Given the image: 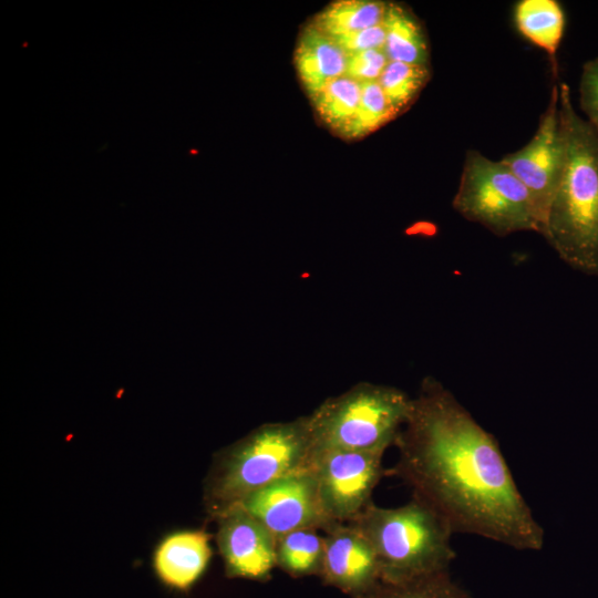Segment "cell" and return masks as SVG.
I'll return each instance as SVG.
<instances>
[{"mask_svg":"<svg viewBox=\"0 0 598 598\" xmlns=\"http://www.w3.org/2000/svg\"><path fill=\"white\" fill-rule=\"evenodd\" d=\"M392 473L453 533L538 551L545 532L496 439L435 378L426 377L394 444Z\"/></svg>","mask_w":598,"mask_h":598,"instance_id":"obj_1","label":"cell"},{"mask_svg":"<svg viewBox=\"0 0 598 598\" xmlns=\"http://www.w3.org/2000/svg\"><path fill=\"white\" fill-rule=\"evenodd\" d=\"M559 109L566 159L542 236L571 268L598 276V133L576 112L566 83Z\"/></svg>","mask_w":598,"mask_h":598,"instance_id":"obj_2","label":"cell"},{"mask_svg":"<svg viewBox=\"0 0 598 598\" xmlns=\"http://www.w3.org/2000/svg\"><path fill=\"white\" fill-rule=\"evenodd\" d=\"M311 452L308 415L259 425L214 460L204 486L208 515L216 519L250 494L308 466Z\"/></svg>","mask_w":598,"mask_h":598,"instance_id":"obj_3","label":"cell"},{"mask_svg":"<svg viewBox=\"0 0 598 598\" xmlns=\"http://www.w3.org/2000/svg\"><path fill=\"white\" fill-rule=\"evenodd\" d=\"M350 523L371 544L383 581L403 582L448 571L456 558L454 533L417 497L392 508L371 503Z\"/></svg>","mask_w":598,"mask_h":598,"instance_id":"obj_4","label":"cell"},{"mask_svg":"<svg viewBox=\"0 0 598 598\" xmlns=\"http://www.w3.org/2000/svg\"><path fill=\"white\" fill-rule=\"evenodd\" d=\"M411 400L395 386L371 382H359L328 398L308 414L311 454L328 450L385 452L396 442Z\"/></svg>","mask_w":598,"mask_h":598,"instance_id":"obj_5","label":"cell"},{"mask_svg":"<svg viewBox=\"0 0 598 598\" xmlns=\"http://www.w3.org/2000/svg\"><path fill=\"white\" fill-rule=\"evenodd\" d=\"M452 205L462 217L496 236L543 231L526 186L502 161H492L475 150L466 153Z\"/></svg>","mask_w":598,"mask_h":598,"instance_id":"obj_6","label":"cell"},{"mask_svg":"<svg viewBox=\"0 0 598 598\" xmlns=\"http://www.w3.org/2000/svg\"><path fill=\"white\" fill-rule=\"evenodd\" d=\"M384 452L328 450L309 461L326 514L334 523L354 520L372 502L384 474Z\"/></svg>","mask_w":598,"mask_h":598,"instance_id":"obj_7","label":"cell"},{"mask_svg":"<svg viewBox=\"0 0 598 598\" xmlns=\"http://www.w3.org/2000/svg\"><path fill=\"white\" fill-rule=\"evenodd\" d=\"M238 507L254 516L277 537L306 528L327 532L337 524L322 507L317 482L309 465L250 494Z\"/></svg>","mask_w":598,"mask_h":598,"instance_id":"obj_8","label":"cell"},{"mask_svg":"<svg viewBox=\"0 0 598 598\" xmlns=\"http://www.w3.org/2000/svg\"><path fill=\"white\" fill-rule=\"evenodd\" d=\"M565 159L566 138L559 109V86L555 84L533 138L523 148L501 159L528 189L543 228L563 175Z\"/></svg>","mask_w":598,"mask_h":598,"instance_id":"obj_9","label":"cell"},{"mask_svg":"<svg viewBox=\"0 0 598 598\" xmlns=\"http://www.w3.org/2000/svg\"><path fill=\"white\" fill-rule=\"evenodd\" d=\"M216 542L230 577L264 580L277 566V536L236 506L216 518Z\"/></svg>","mask_w":598,"mask_h":598,"instance_id":"obj_10","label":"cell"},{"mask_svg":"<svg viewBox=\"0 0 598 598\" xmlns=\"http://www.w3.org/2000/svg\"><path fill=\"white\" fill-rule=\"evenodd\" d=\"M320 575L355 597L381 580L375 553L367 537L351 523H337L326 532Z\"/></svg>","mask_w":598,"mask_h":598,"instance_id":"obj_11","label":"cell"},{"mask_svg":"<svg viewBox=\"0 0 598 598\" xmlns=\"http://www.w3.org/2000/svg\"><path fill=\"white\" fill-rule=\"evenodd\" d=\"M210 538L204 529L178 530L165 536L153 555V567L162 582L177 590H188L212 558Z\"/></svg>","mask_w":598,"mask_h":598,"instance_id":"obj_12","label":"cell"},{"mask_svg":"<svg viewBox=\"0 0 598 598\" xmlns=\"http://www.w3.org/2000/svg\"><path fill=\"white\" fill-rule=\"evenodd\" d=\"M348 54L327 33L309 23L295 50V65L310 99L327 84L346 74Z\"/></svg>","mask_w":598,"mask_h":598,"instance_id":"obj_13","label":"cell"},{"mask_svg":"<svg viewBox=\"0 0 598 598\" xmlns=\"http://www.w3.org/2000/svg\"><path fill=\"white\" fill-rule=\"evenodd\" d=\"M390 61L429 66V47L421 23L406 7L388 3L382 22Z\"/></svg>","mask_w":598,"mask_h":598,"instance_id":"obj_14","label":"cell"},{"mask_svg":"<svg viewBox=\"0 0 598 598\" xmlns=\"http://www.w3.org/2000/svg\"><path fill=\"white\" fill-rule=\"evenodd\" d=\"M519 32L555 59L565 29V14L555 0H522L514 11Z\"/></svg>","mask_w":598,"mask_h":598,"instance_id":"obj_15","label":"cell"},{"mask_svg":"<svg viewBox=\"0 0 598 598\" xmlns=\"http://www.w3.org/2000/svg\"><path fill=\"white\" fill-rule=\"evenodd\" d=\"M386 6L377 0H338L319 12L311 24L330 37L355 32L381 24Z\"/></svg>","mask_w":598,"mask_h":598,"instance_id":"obj_16","label":"cell"},{"mask_svg":"<svg viewBox=\"0 0 598 598\" xmlns=\"http://www.w3.org/2000/svg\"><path fill=\"white\" fill-rule=\"evenodd\" d=\"M324 537L318 529H297L277 537V566L292 576L320 574Z\"/></svg>","mask_w":598,"mask_h":598,"instance_id":"obj_17","label":"cell"},{"mask_svg":"<svg viewBox=\"0 0 598 598\" xmlns=\"http://www.w3.org/2000/svg\"><path fill=\"white\" fill-rule=\"evenodd\" d=\"M355 598H474L457 584L450 571L430 575L419 579L389 582L380 580L372 588Z\"/></svg>","mask_w":598,"mask_h":598,"instance_id":"obj_18","label":"cell"},{"mask_svg":"<svg viewBox=\"0 0 598 598\" xmlns=\"http://www.w3.org/2000/svg\"><path fill=\"white\" fill-rule=\"evenodd\" d=\"M361 91L362 84L344 74L327 84L311 100L319 117L341 133L357 112Z\"/></svg>","mask_w":598,"mask_h":598,"instance_id":"obj_19","label":"cell"},{"mask_svg":"<svg viewBox=\"0 0 598 598\" xmlns=\"http://www.w3.org/2000/svg\"><path fill=\"white\" fill-rule=\"evenodd\" d=\"M430 75L429 66L389 61L378 82L398 115L415 100Z\"/></svg>","mask_w":598,"mask_h":598,"instance_id":"obj_20","label":"cell"},{"mask_svg":"<svg viewBox=\"0 0 598 598\" xmlns=\"http://www.w3.org/2000/svg\"><path fill=\"white\" fill-rule=\"evenodd\" d=\"M361 84L359 106L351 122L340 133L343 137H363L396 116L378 81Z\"/></svg>","mask_w":598,"mask_h":598,"instance_id":"obj_21","label":"cell"},{"mask_svg":"<svg viewBox=\"0 0 598 598\" xmlns=\"http://www.w3.org/2000/svg\"><path fill=\"white\" fill-rule=\"evenodd\" d=\"M389 61L384 49L349 53L346 75L359 83L378 81Z\"/></svg>","mask_w":598,"mask_h":598,"instance_id":"obj_22","label":"cell"},{"mask_svg":"<svg viewBox=\"0 0 598 598\" xmlns=\"http://www.w3.org/2000/svg\"><path fill=\"white\" fill-rule=\"evenodd\" d=\"M579 103L587 122L598 133V58L589 60L582 66Z\"/></svg>","mask_w":598,"mask_h":598,"instance_id":"obj_23","label":"cell"},{"mask_svg":"<svg viewBox=\"0 0 598 598\" xmlns=\"http://www.w3.org/2000/svg\"><path fill=\"white\" fill-rule=\"evenodd\" d=\"M331 38L347 54H349L371 49H383L385 43V31L381 23L368 29Z\"/></svg>","mask_w":598,"mask_h":598,"instance_id":"obj_24","label":"cell"}]
</instances>
